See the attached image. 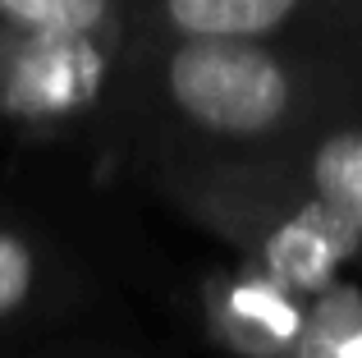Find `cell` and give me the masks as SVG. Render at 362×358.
<instances>
[{"instance_id":"277c9868","label":"cell","mask_w":362,"mask_h":358,"mask_svg":"<svg viewBox=\"0 0 362 358\" xmlns=\"http://www.w3.org/2000/svg\"><path fill=\"white\" fill-rule=\"evenodd\" d=\"M312 188L362 234V125L330 129L312 152Z\"/></svg>"},{"instance_id":"5b68a950","label":"cell","mask_w":362,"mask_h":358,"mask_svg":"<svg viewBox=\"0 0 362 358\" xmlns=\"http://www.w3.org/2000/svg\"><path fill=\"white\" fill-rule=\"evenodd\" d=\"M119 0H0V28L37 37H101Z\"/></svg>"},{"instance_id":"3957f363","label":"cell","mask_w":362,"mask_h":358,"mask_svg":"<svg viewBox=\"0 0 362 358\" xmlns=\"http://www.w3.org/2000/svg\"><path fill=\"white\" fill-rule=\"evenodd\" d=\"M170 37H225V42H271L312 0H151Z\"/></svg>"},{"instance_id":"7a4b0ae2","label":"cell","mask_w":362,"mask_h":358,"mask_svg":"<svg viewBox=\"0 0 362 358\" xmlns=\"http://www.w3.org/2000/svg\"><path fill=\"white\" fill-rule=\"evenodd\" d=\"M362 234L330 212L321 197L303 202L266 243V267L293 289H321L349 258L358 253Z\"/></svg>"},{"instance_id":"8992f818","label":"cell","mask_w":362,"mask_h":358,"mask_svg":"<svg viewBox=\"0 0 362 358\" xmlns=\"http://www.w3.org/2000/svg\"><path fill=\"white\" fill-rule=\"evenodd\" d=\"M33 294V248L14 234H0V317Z\"/></svg>"},{"instance_id":"52a82bcc","label":"cell","mask_w":362,"mask_h":358,"mask_svg":"<svg viewBox=\"0 0 362 358\" xmlns=\"http://www.w3.org/2000/svg\"><path fill=\"white\" fill-rule=\"evenodd\" d=\"M358 5H362V0H358Z\"/></svg>"},{"instance_id":"6da1fadb","label":"cell","mask_w":362,"mask_h":358,"mask_svg":"<svg viewBox=\"0 0 362 358\" xmlns=\"http://www.w3.org/2000/svg\"><path fill=\"white\" fill-rule=\"evenodd\" d=\"M160 83L165 101L188 125L230 143L275 134L298 106V74L271 42L175 37L160 64Z\"/></svg>"}]
</instances>
